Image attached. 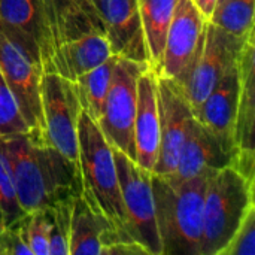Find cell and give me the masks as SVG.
<instances>
[{
	"label": "cell",
	"mask_w": 255,
	"mask_h": 255,
	"mask_svg": "<svg viewBox=\"0 0 255 255\" xmlns=\"http://www.w3.org/2000/svg\"><path fill=\"white\" fill-rule=\"evenodd\" d=\"M146 254L134 241L121 235L102 212L78 196L73 200L69 255Z\"/></svg>",
	"instance_id": "10"
},
{
	"label": "cell",
	"mask_w": 255,
	"mask_h": 255,
	"mask_svg": "<svg viewBox=\"0 0 255 255\" xmlns=\"http://www.w3.org/2000/svg\"><path fill=\"white\" fill-rule=\"evenodd\" d=\"M206 19L191 0H176L175 12L167 28L158 76L178 81L193 61L205 34Z\"/></svg>",
	"instance_id": "13"
},
{
	"label": "cell",
	"mask_w": 255,
	"mask_h": 255,
	"mask_svg": "<svg viewBox=\"0 0 255 255\" xmlns=\"http://www.w3.org/2000/svg\"><path fill=\"white\" fill-rule=\"evenodd\" d=\"M176 0H139V12L145 33L151 67L158 69L163 57L167 28L170 25Z\"/></svg>",
	"instance_id": "21"
},
{
	"label": "cell",
	"mask_w": 255,
	"mask_h": 255,
	"mask_svg": "<svg viewBox=\"0 0 255 255\" xmlns=\"http://www.w3.org/2000/svg\"><path fill=\"white\" fill-rule=\"evenodd\" d=\"M91 1H93V3L96 4V7H97V3H99V0H91Z\"/></svg>",
	"instance_id": "30"
},
{
	"label": "cell",
	"mask_w": 255,
	"mask_h": 255,
	"mask_svg": "<svg viewBox=\"0 0 255 255\" xmlns=\"http://www.w3.org/2000/svg\"><path fill=\"white\" fill-rule=\"evenodd\" d=\"M221 1H224V0H218V3H221Z\"/></svg>",
	"instance_id": "31"
},
{
	"label": "cell",
	"mask_w": 255,
	"mask_h": 255,
	"mask_svg": "<svg viewBox=\"0 0 255 255\" xmlns=\"http://www.w3.org/2000/svg\"><path fill=\"white\" fill-rule=\"evenodd\" d=\"M0 31L49 72L57 48L42 0H0Z\"/></svg>",
	"instance_id": "9"
},
{
	"label": "cell",
	"mask_w": 255,
	"mask_h": 255,
	"mask_svg": "<svg viewBox=\"0 0 255 255\" xmlns=\"http://www.w3.org/2000/svg\"><path fill=\"white\" fill-rule=\"evenodd\" d=\"M97 10L112 54L151 66L139 0H99Z\"/></svg>",
	"instance_id": "14"
},
{
	"label": "cell",
	"mask_w": 255,
	"mask_h": 255,
	"mask_svg": "<svg viewBox=\"0 0 255 255\" xmlns=\"http://www.w3.org/2000/svg\"><path fill=\"white\" fill-rule=\"evenodd\" d=\"M136 164L152 173L160 149V117L157 106V73L148 67L137 82V108L134 117Z\"/></svg>",
	"instance_id": "17"
},
{
	"label": "cell",
	"mask_w": 255,
	"mask_h": 255,
	"mask_svg": "<svg viewBox=\"0 0 255 255\" xmlns=\"http://www.w3.org/2000/svg\"><path fill=\"white\" fill-rule=\"evenodd\" d=\"M42 112L46 142L67 160L79 164L78 126L82 106L75 84L55 73H43Z\"/></svg>",
	"instance_id": "8"
},
{
	"label": "cell",
	"mask_w": 255,
	"mask_h": 255,
	"mask_svg": "<svg viewBox=\"0 0 255 255\" xmlns=\"http://www.w3.org/2000/svg\"><path fill=\"white\" fill-rule=\"evenodd\" d=\"M151 66L118 57L114 79L106 97L99 128L108 143L136 163L134 117L137 108V82Z\"/></svg>",
	"instance_id": "6"
},
{
	"label": "cell",
	"mask_w": 255,
	"mask_h": 255,
	"mask_svg": "<svg viewBox=\"0 0 255 255\" xmlns=\"http://www.w3.org/2000/svg\"><path fill=\"white\" fill-rule=\"evenodd\" d=\"M112 55L106 36L103 33H90L57 46L48 73L75 82Z\"/></svg>",
	"instance_id": "20"
},
{
	"label": "cell",
	"mask_w": 255,
	"mask_h": 255,
	"mask_svg": "<svg viewBox=\"0 0 255 255\" xmlns=\"http://www.w3.org/2000/svg\"><path fill=\"white\" fill-rule=\"evenodd\" d=\"M209 22L236 37L254 33V0H224L217 4Z\"/></svg>",
	"instance_id": "23"
},
{
	"label": "cell",
	"mask_w": 255,
	"mask_h": 255,
	"mask_svg": "<svg viewBox=\"0 0 255 255\" xmlns=\"http://www.w3.org/2000/svg\"><path fill=\"white\" fill-rule=\"evenodd\" d=\"M254 205V179L233 166L211 172L203 199L200 255H220Z\"/></svg>",
	"instance_id": "4"
},
{
	"label": "cell",
	"mask_w": 255,
	"mask_h": 255,
	"mask_svg": "<svg viewBox=\"0 0 255 255\" xmlns=\"http://www.w3.org/2000/svg\"><path fill=\"white\" fill-rule=\"evenodd\" d=\"M255 46L254 34L247 40L239 60V105L236 117L235 140L238 155L233 167L239 170L248 179H254L255 152H254V128H255Z\"/></svg>",
	"instance_id": "16"
},
{
	"label": "cell",
	"mask_w": 255,
	"mask_h": 255,
	"mask_svg": "<svg viewBox=\"0 0 255 255\" xmlns=\"http://www.w3.org/2000/svg\"><path fill=\"white\" fill-rule=\"evenodd\" d=\"M78 140L82 179L81 196L91 208L108 217L121 235L131 239L127 229L112 146L105 139L99 126L84 111L79 117Z\"/></svg>",
	"instance_id": "3"
},
{
	"label": "cell",
	"mask_w": 255,
	"mask_h": 255,
	"mask_svg": "<svg viewBox=\"0 0 255 255\" xmlns=\"http://www.w3.org/2000/svg\"><path fill=\"white\" fill-rule=\"evenodd\" d=\"M55 48L90 33H103V24L91 0H42Z\"/></svg>",
	"instance_id": "19"
},
{
	"label": "cell",
	"mask_w": 255,
	"mask_h": 255,
	"mask_svg": "<svg viewBox=\"0 0 255 255\" xmlns=\"http://www.w3.org/2000/svg\"><path fill=\"white\" fill-rule=\"evenodd\" d=\"M75 199L60 200L52 206H48L49 255H69L70 220H72V209H73Z\"/></svg>",
	"instance_id": "24"
},
{
	"label": "cell",
	"mask_w": 255,
	"mask_h": 255,
	"mask_svg": "<svg viewBox=\"0 0 255 255\" xmlns=\"http://www.w3.org/2000/svg\"><path fill=\"white\" fill-rule=\"evenodd\" d=\"M0 148L24 212L43 209L82 194L79 164L54 149L43 133L27 131L0 137Z\"/></svg>",
	"instance_id": "1"
},
{
	"label": "cell",
	"mask_w": 255,
	"mask_h": 255,
	"mask_svg": "<svg viewBox=\"0 0 255 255\" xmlns=\"http://www.w3.org/2000/svg\"><path fill=\"white\" fill-rule=\"evenodd\" d=\"M0 72L30 131L43 133V70L0 31Z\"/></svg>",
	"instance_id": "11"
},
{
	"label": "cell",
	"mask_w": 255,
	"mask_h": 255,
	"mask_svg": "<svg viewBox=\"0 0 255 255\" xmlns=\"http://www.w3.org/2000/svg\"><path fill=\"white\" fill-rule=\"evenodd\" d=\"M191 1L194 3V6L199 9V12L202 13V16L206 21L211 19V16L218 4V0H191Z\"/></svg>",
	"instance_id": "29"
},
{
	"label": "cell",
	"mask_w": 255,
	"mask_h": 255,
	"mask_svg": "<svg viewBox=\"0 0 255 255\" xmlns=\"http://www.w3.org/2000/svg\"><path fill=\"white\" fill-rule=\"evenodd\" d=\"M241 78L238 63L226 72L206 99L193 109V115L203 126L211 128L227 145L236 148L235 131L239 105ZM238 149V148H236Z\"/></svg>",
	"instance_id": "18"
},
{
	"label": "cell",
	"mask_w": 255,
	"mask_h": 255,
	"mask_svg": "<svg viewBox=\"0 0 255 255\" xmlns=\"http://www.w3.org/2000/svg\"><path fill=\"white\" fill-rule=\"evenodd\" d=\"M253 34L248 37H236L215 24L206 22L203 40L193 61L176 81L184 88L193 109L206 99L226 72L238 63L247 40Z\"/></svg>",
	"instance_id": "5"
},
{
	"label": "cell",
	"mask_w": 255,
	"mask_h": 255,
	"mask_svg": "<svg viewBox=\"0 0 255 255\" xmlns=\"http://www.w3.org/2000/svg\"><path fill=\"white\" fill-rule=\"evenodd\" d=\"M118 57L112 55L109 57L105 63H102L100 66H97L96 69L90 70L88 73L79 76L73 84L82 106V111L96 123L99 124L102 115H103V109H105V103H106V97L114 79V70H115V64H117Z\"/></svg>",
	"instance_id": "22"
},
{
	"label": "cell",
	"mask_w": 255,
	"mask_h": 255,
	"mask_svg": "<svg viewBox=\"0 0 255 255\" xmlns=\"http://www.w3.org/2000/svg\"><path fill=\"white\" fill-rule=\"evenodd\" d=\"M220 255H255V205L247 212Z\"/></svg>",
	"instance_id": "27"
},
{
	"label": "cell",
	"mask_w": 255,
	"mask_h": 255,
	"mask_svg": "<svg viewBox=\"0 0 255 255\" xmlns=\"http://www.w3.org/2000/svg\"><path fill=\"white\" fill-rule=\"evenodd\" d=\"M30 131L0 72V137Z\"/></svg>",
	"instance_id": "25"
},
{
	"label": "cell",
	"mask_w": 255,
	"mask_h": 255,
	"mask_svg": "<svg viewBox=\"0 0 255 255\" xmlns=\"http://www.w3.org/2000/svg\"><path fill=\"white\" fill-rule=\"evenodd\" d=\"M0 214L3 215L6 226H9L10 223L16 221L18 218L27 214L22 211L18 202L12 173L1 148H0Z\"/></svg>",
	"instance_id": "26"
},
{
	"label": "cell",
	"mask_w": 255,
	"mask_h": 255,
	"mask_svg": "<svg viewBox=\"0 0 255 255\" xmlns=\"http://www.w3.org/2000/svg\"><path fill=\"white\" fill-rule=\"evenodd\" d=\"M157 106L160 117V149L152 173H173L181 146L185 140L193 108L179 82L157 75Z\"/></svg>",
	"instance_id": "12"
},
{
	"label": "cell",
	"mask_w": 255,
	"mask_h": 255,
	"mask_svg": "<svg viewBox=\"0 0 255 255\" xmlns=\"http://www.w3.org/2000/svg\"><path fill=\"white\" fill-rule=\"evenodd\" d=\"M208 175L190 179L151 175L161 255H200Z\"/></svg>",
	"instance_id": "2"
},
{
	"label": "cell",
	"mask_w": 255,
	"mask_h": 255,
	"mask_svg": "<svg viewBox=\"0 0 255 255\" xmlns=\"http://www.w3.org/2000/svg\"><path fill=\"white\" fill-rule=\"evenodd\" d=\"M31 255H49V215L48 208L28 212L27 226Z\"/></svg>",
	"instance_id": "28"
},
{
	"label": "cell",
	"mask_w": 255,
	"mask_h": 255,
	"mask_svg": "<svg viewBox=\"0 0 255 255\" xmlns=\"http://www.w3.org/2000/svg\"><path fill=\"white\" fill-rule=\"evenodd\" d=\"M123 206L127 229L131 239L149 255H161V242L155 221V206L149 172L137 166L131 158L114 149Z\"/></svg>",
	"instance_id": "7"
},
{
	"label": "cell",
	"mask_w": 255,
	"mask_h": 255,
	"mask_svg": "<svg viewBox=\"0 0 255 255\" xmlns=\"http://www.w3.org/2000/svg\"><path fill=\"white\" fill-rule=\"evenodd\" d=\"M236 155V148L227 145L211 128L193 118L181 146L176 167L169 176L175 179H190L197 175L211 173L233 166Z\"/></svg>",
	"instance_id": "15"
}]
</instances>
